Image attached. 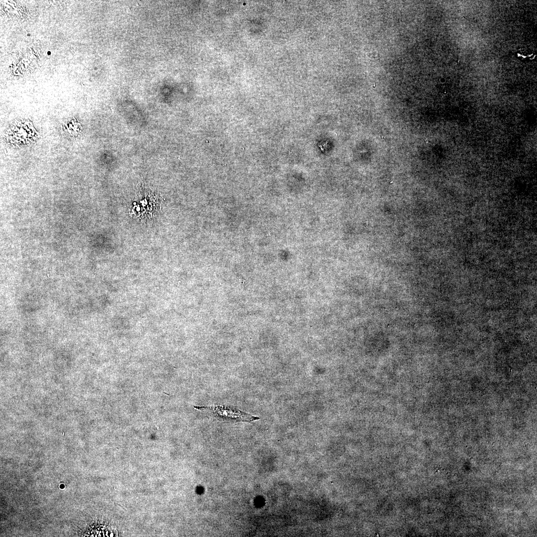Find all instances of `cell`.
I'll list each match as a JSON object with an SVG mask.
<instances>
[{
	"label": "cell",
	"instance_id": "obj_1",
	"mask_svg": "<svg viewBox=\"0 0 537 537\" xmlns=\"http://www.w3.org/2000/svg\"><path fill=\"white\" fill-rule=\"evenodd\" d=\"M193 407L200 411L207 410L211 411L215 417L218 420L227 422H251L260 419V417L253 416L243 412L239 409L231 406L217 405L213 406H193Z\"/></svg>",
	"mask_w": 537,
	"mask_h": 537
}]
</instances>
